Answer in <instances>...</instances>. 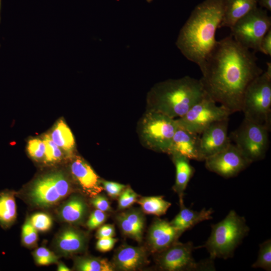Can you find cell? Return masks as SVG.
I'll return each instance as SVG.
<instances>
[{
    "mask_svg": "<svg viewBox=\"0 0 271 271\" xmlns=\"http://www.w3.org/2000/svg\"><path fill=\"white\" fill-rule=\"evenodd\" d=\"M253 268H260L265 270H271V240L268 239L259 244V249L256 261L252 264Z\"/></svg>",
    "mask_w": 271,
    "mask_h": 271,
    "instance_id": "obj_28",
    "label": "cell"
},
{
    "mask_svg": "<svg viewBox=\"0 0 271 271\" xmlns=\"http://www.w3.org/2000/svg\"><path fill=\"white\" fill-rule=\"evenodd\" d=\"M200 136L178 125L167 154H178L189 160L199 161Z\"/></svg>",
    "mask_w": 271,
    "mask_h": 271,
    "instance_id": "obj_15",
    "label": "cell"
},
{
    "mask_svg": "<svg viewBox=\"0 0 271 271\" xmlns=\"http://www.w3.org/2000/svg\"><path fill=\"white\" fill-rule=\"evenodd\" d=\"M259 52L269 56H271V29L263 38L261 42Z\"/></svg>",
    "mask_w": 271,
    "mask_h": 271,
    "instance_id": "obj_40",
    "label": "cell"
},
{
    "mask_svg": "<svg viewBox=\"0 0 271 271\" xmlns=\"http://www.w3.org/2000/svg\"><path fill=\"white\" fill-rule=\"evenodd\" d=\"M58 270L59 271H69L70 268L67 267L64 264L62 263H59L58 267Z\"/></svg>",
    "mask_w": 271,
    "mask_h": 271,
    "instance_id": "obj_42",
    "label": "cell"
},
{
    "mask_svg": "<svg viewBox=\"0 0 271 271\" xmlns=\"http://www.w3.org/2000/svg\"><path fill=\"white\" fill-rule=\"evenodd\" d=\"M206 95L200 79L188 76L155 84L147 96V110L171 118L183 116Z\"/></svg>",
    "mask_w": 271,
    "mask_h": 271,
    "instance_id": "obj_3",
    "label": "cell"
},
{
    "mask_svg": "<svg viewBox=\"0 0 271 271\" xmlns=\"http://www.w3.org/2000/svg\"><path fill=\"white\" fill-rule=\"evenodd\" d=\"M76 266L81 271H112L114 269L106 259L94 257L79 258L76 261Z\"/></svg>",
    "mask_w": 271,
    "mask_h": 271,
    "instance_id": "obj_27",
    "label": "cell"
},
{
    "mask_svg": "<svg viewBox=\"0 0 271 271\" xmlns=\"http://www.w3.org/2000/svg\"><path fill=\"white\" fill-rule=\"evenodd\" d=\"M43 141L45 145L44 161L53 163L60 160L62 156L61 149L53 142L50 135H45Z\"/></svg>",
    "mask_w": 271,
    "mask_h": 271,
    "instance_id": "obj_29",
    "label": "cell"
},
{
    "mask_svg": "<svg viewBox=\"0 0 271 271\" xmlns=\"http://www.w3.org/2000/svg\"><path fill=\"white\" fill-rule=\"evenodd\" d=\"M204 161L208 170L224 178L236 176L252 163L234 144L231 143Z\"/></svg>",
    "mask_w": 271,
    "mask_h": 271,
    "instance_id": "obj_12",
    "label": "cell"
},
{
    "mask_svg": "<svg viewBox=\"0 0 271 271\" xmlns=\"http://www.w3.org/2000/svg\"><path fill=\"white\" fill-rule=\"evenodd\" d=\"M113 260L114 265L119 269L134 270L146 262V252L141 247L122 245L116 250Z\"/></svg>",
    "mask_w": 271,
    "mask_h": 271,
    "instance_id": "obj_17",
    "label": "cell"
},
{
    "mask_svg": "<svg viewBox=\"0 0 271 271\" xmlns=\"http://www.w3.org/2000/svg\"><path fill=\"white\" fill-rule=\"evenodd\" d=\"M183 233L173 227L170 222L157 219L149 230V244L154 252H160L178 241Z\"/></svg>",
    "mask_w": 271,
    "mask_h": 271,
    "instance_id": "obj_14",
    "label": "cell"
},
{
    "mask_svg": "<svg viewBox=\"0 0 271 271\" xmlns=\"http://www.w3.org/2000/svg\"><path fill=\"white\" fill-rule=\"evenodd\" d=\"M92 205L97 209L103 212L110 210L109 202L108 199L103 196L96 195L91 200Z\"/></svg>",
    "mask_w": 271,
    "mask_h": 271,
    "instance_id": "obj_37",
    "label": "cell"
},
{
    "mask_svg": "<svg viewBox=\"0 0 271 271\" xmlns=\"http://www.w3.org/2000/svg\"><path fill=\"white\" fill-rule=\"evenodd\" d=\"M260 8H264L266 10L271 11V0H258Z\"/></svg>",
    "mask_w": 271,
    "mask_h": 271,
    "instance_id": "obj_41",
    "label": "cell"
},
{
    "mask_svg": "<svg viewBox=\"0 0 271 271\" xmlns=\"http://www.w3.org/2000/svg\"><path fill=\"white\" fill-rule=\"evenodd\" d=\"M36 261L39 265H49L57 260L56 256L50 250L44 247L37 248L34 252Z\"/></svg>",
    "mask_w": 271,
    "mask_h": 271,
    "instance_id": "obj_31",
    "label": "cell"
},
{
    "mask_svg": "<svg viewBox=\"0 0 271 271\" xmlns=\"http://www.w3.org/2000/svg\"><path fill=\"white\" fill-rule=\"evenodd\" d=\"M70 169L72 175L88 195L93 197L103 189L99 176L82 158L75 157Z\"/></svg>",
    "mask_w": 271,
    "mask_h": 271,
    "instance_id": "obj_16",
    "label": "cell"
},
{
    "mask_svg": "<svg viewBox=\"0 0 271 271\" xmlns=\"http://www.w3.org/2000/svg\"><path fill=\"white\" fill-rule=\"evenodd\" d=\"M255 52L230 35L217 41L198 66L202 74L200 80L206 94L231 114L241 111L246 87L263 72L257 65Z\"/></svg>",
    "mask_w": 271,
    "mask_h": 271,
    "instance_id": "obj_1",
    "label": "cell"
},
{
    "mask_svg": "<svg viewBox=\"0 0 271 271\" xmlns=\"http://www.w3.org/2000/svg\"><path fill=\"white\" fill-rule=\"evenodd\" d=\"M269 130L263 125L243 119L229 138L251 162L263 160L269 144Z\"/></svg>",
    "mask_w": 271,
    "mask_h": 271,
    "instance_id": "obj_8",
    "label": "cell"
},
{
    "mask_svg": "<svg viewBox=\"0 0 271 271\" xmlns=\"http://www.w3.org/2000/svg\"><path fill=\"white\" fill-rule=\"evenodd\" d=\"M229 118L215 121L200 134L199 161L218 153L230 143L227 134Z\"/></svg>",
    "mask_w": 271,
    "mask_h": 271,
    "instance_id": "obj_13",
    "label": "cell"
},
{
    "mask_svg": "<svg viewBox=\"0 0 271 271\" xmlns=\"http://www.w3.org/2000/svg\"><path fill=\"white\" fill-rule=\"evenodd\" d=\"M153 0H147V1L148 2V3H150Z\"/></svg>",
    "mask_w": 271,
    "mask_h": 271,
    "instance_id": "obj_44",
    "label": "cell"
},
{
    "mask_svg": "<svg viewBox=\"0 0 271 271\" xmlns=\"http://www.w3.org/2000/svg\"><path fill=\"white\" fill-rule=\"evenodd\" d=\"M177 127L176 119L146 110L139 120L137 129L140 141L145 147L167 154Z\"/></svg>",
    "mask_w": 271,
    "mask_h": 271,
    "instance_id": "obj_6",
    "label": "cell"
},
{
    "mask_svg": "<svg viewBox=\"0 0 271 271\" xmlns=\"http://www.w3.org/2000/svg\"><path fill=\"white\" fill-rule=\"evenodd\" d=\"M30 221L37 230L42 231L48 230L52 225L51 218L48 214L44 213L34 214L31 217Z\"/></svg>",
    "mask_w": 271,
    "mask_h": 271,
    "instance_id": "obj_33",
    "label": "cell"
},
{
    "mask_svg": "<svg viewBox=\"0 0 271 271\" xmlns=\"http://www.w3.org/2000/svg\"><path fill=\"white\" fill-rule=\"evenodd\" d=\"M137 201L143 212L158 216L166 214L171 206V203L161 196L144 197Z\"/></svg>",
    "mask_w": 271,
    "mask_h": 271,
    "instance_id": "obj_26",
    "label": "cell"
},
{
    "mask_svg": "<svg viewBox=\"0 0 271 271\" xmlns=\"http://www.w3.org/2000/svg\"><path fill=\"white\" fill-rule=\"evenodd\" d=\"M258 0H226L219 28L230 29L241 18L257 7Z\"/></svg>",
    "mask_w": 271,
    "mask_h": 271,
    "instance_id": "obj_20",
    "label": "cell"
},
{
    "mask_svg": "<svg viewBox=\"0 0 271 271\" xmlns=\"http://www.w3.org/2000/svg\"><path fill=\"white\" fill-rule=\"evenodd\" d=\"M106 215L105 212L96 209L90 215L87 226L90 229H94L101 225L106 220Z\"/></svg>",
    "mask_w": 271,
    "mask_h": 271,
    "instance_id": "obj_36",
    "label": "cell"
},
{
    "mask_svg": "<svg viewBox=\"0 0 271 271\" xmlns=\"http://www.w3.org/2000/svg\"><path fill=\"white\" fill-rule=\"evenodd\" d=\"M241 111L245 119L270 130L271 75L265 71L254 79L244 92Z\"/></svg>",
    "mask_w": 271,
    "mask_h": 271,
    "instance_id": "obj_5",
    "label": "cell"
},
{
    "mask_svg": "<svg viewBox=\"0 0 271 271\" xmlns=\"http://www.w3.org/2000/svg\"><path fill=\"white\" fill-rule=\"evenodd\" d=\"M87 212V205L84 200L79 196H74L67 201L60 211L61 218L69 223L82 221Z\"/></svg>",
    "mask_w": 271,
    "mask_h": 271,
    "instance_id": "obj_23",
    "label": "cell"
},
{
    "mask_svg": "<svg viewBox=\"0 0 271 271\" xmlns=\"http://www.w3.org/2000/svg\"><path fill=\"white\" fill-rule=\"evenodd\" d=\"M0 47H1V44H0Z\"/></svg>",
    "mask_w": 271,
    "mask_h": 271,
    "instance_id": "obj_45",
    "label": "cell"
},
{
    "mask_svg": "<svg viewBox=\"0 0 271 271\" xmlns=\"http://www.w3.org/2000/svg\"><path fill=\"white\" fill-rule=\"evenodd\" d=\"M53 142L63 151L72 154L75 147L73 135L67 124L60 120L49 134Z\"/></svg>",
    "mask_w": 271,
    "mask_h": 271,
    "instance_id": "obj_24",
    "label": "cell"
},
{
    "mask_svg": "<svg viewBox=\"0 0 271 271\" xmlns=\"http://www.w3.org/2000/svg\"><path fill=\"white\" fill-rule=\"evenodd\" d=\"M170 156L176 168L175 182L173 188L179 195L180 203H182L184 191L195 173V169L188 158L178 154Z\"/></svg>",
    "mask_w": 271,
    "mask_h": 271,
    "instance_id": "obj_21",
    "label": "cell"
},
{
    "mask_svg": "<svg viewBox=\"0 0 271 271\" xmlns=\"http://www.w3.org/2000/svg\"><path fill=\"white\" fill-rule=\"evenodd\" d=\"M29 155L36 160H44L45 145L43 140L38 139L31 140L27 145Z\"/></svg>",
    "mask_w": 271,
    "mask_h": 271,
    "instance_id": "obj_30",
    "label": "cell"
},
{
    "mask_svg": "<svg viewBox=\"0 0 271 271\" xmlns=\"http://www.w3.org/2000/svg\"><path fill=\"white\" fill-rule=\"evenodd\" d=\"M22 239L24 243L28 246L35 244L37 241V229L33 226L30 220H28L23 227Z\"/></svg>",
    "mask_w": 271,
    "mask_h": 271,
    "instance_id": "obj_34",
    "label": "cell"
},
{
    "mask_svg": "<svg viewBox=\"0 0 271 271\" xmlns=\"http://www.w3.org/2000/svg\"><path fill=\"white\" fill-rule=\"evenodd\" d=\"M85 242V236L81 232L73 228H68L59 235L56 245L61 253L70 254L82 251Z\"/></svg>",
    "mask_w": 271,
    "mask_h": 271,
    "instance_id": "obj_22",
    "label": "cell"
},
{
    "mask_svg": "<svg viewBox=\"0 0 271 271\" xmlns=\"http://www.w3.org/2000/svg\"><path fill=\"white\" fill-rule=\"evenodd\" d=\"M1 0H0V23L1 21Z\"/></svg>",
    "mask_w": 271,
    "mask_h": 271,
    "instance_id": "obj_43",
    "label": "cell"
},
{
    "mask_svg": "<svg viewBox=\"0 0 271 271\" xmlns=\"http://www.w3.org/2000/svg\"><path fill=\"white\" fill-rule=\"evenodd\" d=\"M207 94L195 104L183 116L176 119L178 125L191 132L201 134L213 122L229 118L231 114Z\"/></svg>",
    "mask_w": 271,
    "mask_h": 271,
    "instance_id": "obj_9",
    "label": "cell"
},
{
    "mask_svg": "<svg viewBox=\"0 0 271 271\" xmlns=\"http://www.w3.org/2000/svg\"><path fill=\"white\" fill-rule=\"evenodd\" d=\"M116 221L125 235L141 242L145 227V217L142 211L136 208L123 211L116 216Z\"/></svg>",
    "mask_w": 271,
    "mask_h": 271,
    "instance_id": "obj_18",
    "label": "cell"
},
{
    "mask_svg": "<svg viewBox=\"0 0 271 271\" xmlns=\"http://www.w3.org/2000/svg\"><path fill=\"white\" fill-rule=\"evenodd\" d=\"M249 231L245 218L231 210L223 219L211 225L210 235L205 244L196 248L205 247L212 259H226L233 256Z\"/></svg>",
    "mask_w": 271,
    "mask_h": 271,
    "instance_id": "obj_4",
    "label": "cell"
},
{
    "mask_svg": "<svg viewBox=\"0 0 271 271\" xmlns=\"http://www.w3.org/2000/svg\"><path fill=\"white\" fill-rule=\"evenodd\" d=\"M117 239L113 237H104L98 238L96 247L101 252H107L112 249Z\"/></svg>",
    "mask_w": 271,
    "mask_h": 271,
    "instance_id": "obj_38",
    "label": "cell"
},
{
    "mask_svg": "<svg viewBox=\"0 0 271 271\" xmlns=\"http://www.w3.org/2000/svg\"><path fill=\"white\" fill-rule=\"evenodd\" d=\"M101 184L108 195L112 198L118 197L126 186L118 183L101 180Z\"/></svg>",
    "mask_w": 271,
    "mask_h": 271,
    "instance_id": "obj_35",
    "label": "cell"
},
{
    "mask_svg": "<svg viewBox=\"0 0 271 271\" xmlns=\"http://www.w3.org/2000/svg\"><path fill=\"white\" fill-rule=\"evenodd\" d=\"M71 184L62 173L55 172L37 179L29 192L31 201L39 206L53 205L71 191Z\"/></svg>",
    "mask_w": 271,
    "mask_h": 271,
    "instance_id": "obj_11",
    "label": "cell"
},
{
    "mask_svg": "<svg viewBox=\"0 0 271 271\" xmlns=\"http://www.w3.org/2000/svg\"><path fill=\"white\" fill-rule=\"evenodd\" d=\"M138 195L129 187H126L118 196V206L120 209L129 207L138 200Z\"/></svg>",
    "mask_w": 271,
    "mask_h": 271,
    "instance_id": "obj_32",
    "label": "cell"
},
{
    "mask_svg": "<svg viewBox=\"0 0 271 271\" xmlns=\"http://www.w3.org/2000/svg\"><path fill=\"white\" fill-rule=\"evenodd\" d=\"M115 235L114 227L112 224H105L100 227L96 233L97 238L113 237Z\"/></svg>",
    "mask_w": 271,
    "mask_h": 271,
    "instance_id": "obj_39",
    "label": "cell"
},
{
    "mask_svg": "<svg viewBox=\"0 0 271 271\" xmlns=\"http://www.w3.org/2000/svg\"><path fill=\"white\" fill-rule=\"evenodd\" d=\"M180 203L181 208L179 212L170 223L175 228L183 232L202 221L212 218L213 210L212 208H203L197 211L186 207L184 202Z\"/></svg>",
    "mask_w": 271,
    "mask_h": 271,
    "instance_id": "obj_19",
    "label": "cell"
},
{
    "mask_svg": "<svg viewBox=\"0 0 271 271\" xmlns=\"http://www.w3.org/2000/svg\"><path fill=\"white\" fill-rule=\"evenodd\" d=\"M270 29L271 19L266 10L256 7L230 28V35L243 47L259 52L261 42Z\"/></svg>",
    "mask_w": 271,
    "mask_h": 271,
    "instance_id": "obj_7",
    "label": "cell"
},
{
    "mask_svg": "<svg viewBox=\"0 0 271 271\" xmlns=\"http://www.w3.org/2000/svg\"><path fill=\"white\" fill-rule=\"evenodd\" d=\"M196 247L191 241L181 243L178 241L158 252L157 262L162 269L169 271L213 270V260L197 262L192 255Z\"/></svg>",
    "mask_w": 271,
    "mask_h": 271,
    "instance_id": "obj_10",
    "label": "cell"
},
{
    "mask_svg": "<svg viewBox=\"0 0 271 271\" xmlns=\"http://www.w3.org/2000/svg\"><path fill=\"white\" fill-rule=\"evenodd\" d=\"M16 204L11 192L0 193V224L4 227L11 225L16 218Z\"/></svg>",
    "mask_w": 271,
    "mask_h": 271,
    "instance_id": "obj_25",
    "label": "cell"
},
{
    "mask_svg": "<svg viewBox=\"0 0 271 271\" xmlns=\"http://www.w3.org/2000/svg\"><path fill=\"white\" fill-rule=\"evenodd\" d=\"M226 0H205L197 5L181 29L176 45L187 59L199 66L214 48L216 30Z\"/></svg>",
    "mask_w": 271,
    "mask_h": 271,
    "instance_id": "obj_2",
    "label": "cell"
}]
</instances>
